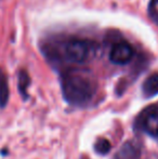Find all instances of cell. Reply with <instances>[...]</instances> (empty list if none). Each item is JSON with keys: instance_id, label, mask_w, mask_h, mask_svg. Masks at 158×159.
Masks as SVG:
<instances>
[{"instance_id": "obj_10", "label": "cell", "mask_w": 158, "mask_h": 159, "mask_svg": "<svg viewBox=\"0 0 158 159\" xmlns=\"http://www.w3.org/2000/svg\"><path fill=\"white\" fill-rule=\"evenodd\" d=\"M81 159H89V158H87V157H82Z\"/></svg>"}, {"instance_id": "obj_4", "label": "cell", "mask_w": 158, "mask_h": 159, "mask_svg": "<svg viewBox=\"0 0 158 159\" xmlns=\"http://www.w3.org/2000/svg\"><path fill=\"white\" fill-rule=\"evenodd\" d=\"M141 152L140 148L132 142H126L118 149L114 159H139Z\"/></svg>"}, {"instance_id": "obj_8", "label": "cell", "mask_w": 158, "mask_h": 159, "mask_svg": "<svg viewBox=\"0 0 158 159\" xmlns=\"http://www.w3.org/2000/svg\"><path fill=\"white\" fill-rule=\"evenodd\" d=\"M30 84V77L28 75V73L24 69L20 70L19 73V91L20 93L23 96V98H28V88H29Z\"/></svg>"}, {"instance_id": "obj_7", "label": "cell", "mask_w": 158, "mask_h": 159, "mask_svg": "<svg viewBox=\"0 0 158 159\" xmlns=\"http://www.w3.org/2000/svg\"><path fill=\"white\" fill-rule=\"evenodd\" d=\"M9 101V84L6 74L0 69V108L6 107Z\"/></svg>"}, {"instance_id": "obj_6", "label": "cell", "mask_w": 158, "mask_h": 159, "mask_svg": "<svg viewBox=\"0 0 158 159\" xmlns=\"http://www.w3.org/2000/svg\"><path fill=\"white\" fill-rule=\"evenodd\" d=\"M143 128L150 135L158 136V113L156 111H150L143 119Z\"/></svg>"}, {"instance_id": "obj_5", "label": "cell", "mask_w": 158, "mask_h": 159, "mask_svg": "<svg viewBox=\"0 0 158 159\" xmlns=\"http://www.w3.org/2000/svg\"><path fill=\"white\" fill-rule=\"evenodd\" d=\"M142 93L145 98H153L158 94V73L150 75L142 84Z\"/></svg>"}, {"instance_id": "obj_11", "label": "cell", "mask_w": 158, "mask_h": 159, "mask_svg": "<svg viewBox=\"0 0 158 159\" xmlns=\"http://www.w3.org/2000/svg\"><path fill=\"white\" fill-rule=\"evenodd\" d=\"M156 1H157V2H158V0H156Z\"/></svg>"}, {"instance_id": "obj_1", "label": "cell", "mask_w": 158, "mask_h": 159, "mask_svg": "<svg viewBox=\"0 0 158 159\" xmlns=\"http://www.w3.org/2000/svg\"><path fill=\"white\" fill-rule=\"evenodd\" d=\"M61 84L64 98L73 106L88 105L97 94V80L90 71L84 69L73 68L65 71Z\"/></svg>"}, {"instance_id": "obj_3", "label": "cell", "mask_w": 158, "mask_h": 159, "mask_svg": "<svg viewBox=\"0 0 158 159\" xmlns=\"http://www.w3.org/2000/svg\"><path fill=\"white\" fill-rule=\"evenodd\" d=\"M134 57V49L127 41H120L114 44L110 52V60L116 65H126Z\"/></svg>"}, {"instance_id": "obj_2", "label": "cell", "mask_w": 158, "mask_h": 159, "mask_svg": "<svg viewBox=\"0 0 158 159\" xmlns=\"http://www.w3.org/2000/svg\"><path fill=\"white\" fill-rule=\"evenodd\" d=\"M95 52V44L92 41L80 38H70L64 46V57L75 64H82L90 60Z\"/></svg>"}, {"instance_id": "obj_9", "label": "cell", "mask_w": 158, "mask_h": 159, "mask_svg": "<svg viewBox=\"0 0 158 159\" xmlns=\"http://www.w3.org/2000/svg\"><path fill=\"white\" fill-rule=\"evenodd\" d=\"M111 143L108 140L106 139H100V140L97 141L94 145V148H95V152L100 155H106V154L110 153L111 151Z\"/></svg>"}]
</instances>
